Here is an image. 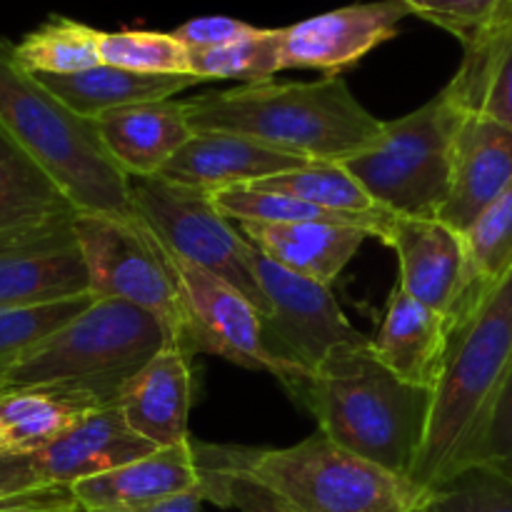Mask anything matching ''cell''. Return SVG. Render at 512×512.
<instances>
[{"label": "cell", "mask_w": 512, "mask_h": 512, "mask_svg": "<svg viewBox=\"0 0 512 512\" xmlns=\"http://www.w3.org/2000/svg\"><path fill=\"white\" fill-rule=\"evenodd\" d=\"M285 390L340 448L413 480L428 435L433 390L385 368L370 340L335 350L318 370Z\"/></svg>", "instance_id": "6da1fadb"}, {"label": "cell", "mask_w": 512, "mask_h": 512, "mask_svg": "<svg viewBox=\"0 0 512 512\" xmlns=\"http://www.w3.org/2000/svg\"><path fill=\"white\" fill-rule=\"evenodd\" d=\"M512 368V270L450 333L413 480L438 495L478 463L490 410Z\"/></svg>", "instance_id": "7a4b0ae2"}, {"label": "cell", "mask_w": 512, "mask_h": 512, "mask_svg": "<svg viewBox=\"0 0 512 512\" xmlns=\"http://www.w3.org/2000/svg\"><path fill=\"white\" fill-rule=\"evenodd\" d=\"M195 133H238L310 163H345L368 150L383 120L360 105L340 75L313 83H250L185 100Z\"/></svg>", "instance_id": "3957f363"}, {"label": "cell", "mask_w": 512, "mask_h": 512, "mask_svg": "<svg viewBox=\"0 0 512 512\" xmlns=\"http://www.w3.org/2000/svg\"><path fill=\"white\" fill-rule=\"evenodd\" d=\"M0 125L60 185L78 213L138 218L130 178L100 143L93 120L55 98L38 75L20 68L0 38Z\"/></svg>", "instance_id": "277c9868"}, {"label": "cell", "mask_w": 512, "mask_h": 512, "mask_svg": "<svg viewBox=\"0 0 512 512\" xmlns=\"http://www.w3.org/2000/svg\"><path fill=\"white\" fill-rule=\"evenodd\" d=\"M173 343L155 315L123 303L95 298L73 323L20 355L3 375L5 390L68 388L98 408L118 405L125 385Z\"/></svg>", "instance_id": "5b68a950"}, {"label": "cell", "mask_w": 512, "mask_h": 512, "mask_svg": "<svg viewBox=\"0 0 512 512\" xmlns=\"http://www.w3.org/2000/svg\"><path fill=\"white\" fill-rule=\"evenodd\" d=\"M223 448L230 468L300 512H415L435 500V493L415 480L340 448L323 433L290 448Z\"/></svg>", "instance_id": "8992f818"}, {"label": "cell", "mask_w": 512, "mask_h": 512, "mask_svg": "<svg viewBox=\"0 0 512 512\" xmlns=\"http://www.w3.org/2000/svg\"><path fill=\"white\" fill-rule=\"evenodd\" d=\"M465 118L468 110L443 88L413 113L383 123L380 138L343 165L378 208L405 218H438L448 203Z\"/></svg>", "instance_id": "52a82bcc"}, {"label": "cell", "mask_w": 512, "mask_h": 512, "mask_svg": "<svg viewBox=\"0 0 512 512\" xmlns=\"http://www.w3.org/2000/svg\"><path fill=\"white\" fill-rule=\"evenodd\" d=\"M75 238L83 253L90 295L123 300L155 315L175 345L183 343L185 305L173 260L140 218L78 213Z\"/></svg>", "instance_id": "ba28073f"}, {"label": "cell", "mask_w": 512, "mask_h": 512, "mask_svg": "<svg viewBox=\"0 0 512 512\" xmlns=\"http://www.w3.org/2000/svg\"><path fill=\"white\" fill-rule=\"evenodd\" d=\"M130 190L135 215L170 255L230 283L263 318L268 315V300L253 273V245L230 225L208 190L165 178H135L130 180Z\"/></svg>", "instance_id": "9c48e42d"}, {"label": "cell", "mask_w": 512, "mask_h": 512, "mask_svg": "<svg viewBox=\"0 0 512 512\" xmlns=\"http://www.w3.org/2000/svg\"><path fill=\"white\" fill-rule=\"evenodd\" d=\"M253 273L268 300L265 345L283 363L310 375L335 350L370 340L348 323L328 285L283 268L255 245Z\"/></svg>", "instance_id": "30bf717a"}, {"label": "cell", "mask_w": 512, "mask_h": 512, "mask_svg": "<svg viewBox=\"0 0 512 512\" xmlns=\"http://www.w3.org/2000/svg\"><path fill=\"white\" fill-rule=\"evenodd\" d=\"M170 260L185 305V333L180 343L185 353L218 355L240 368L265 370L285 388L308 375L270 353L263 335V315L238 288L175 255H170Z\"/></svg>", "instance_id": "8fae6325"}, {"label": "cell", "mask_w": 512, "mask_h": 512, "mask_svg": "<svg viewBox=\"0 0 512 512\" xmlns=\"http://www.w3.org/2000/svg\"><path fill=\"white\" fill-rule=\"evenodd\" d=\"M385 245L398 255L400 288L443 315L450 328L480 303L470 268L468 238L460 230L438 218L395 215Z\"/></svg>", "instance_id": "7c38bea8"}, {"label": "cell", "mask_w": 512, "mask_h": 512, "mask_svg": "<svg viewBox=\"0 0 512 512\" xmlns=\"http://www.w3.org/2000/svg\"><path fill=\"white\" fill-rule=\"evenodd\" d=\"M75 218L0 235V308L90 293L88 270L75 238Z\"/></svg>", "instance_id": "4fadbf2b"}, {"label": "cell", "mask_w": 512, "mask_h": 512, "mask_svg": "<svg viewBox=\"0 0 512 512\" xmlns=\"http://www.w3.org/2000/svg\"><path fill=\"white\" fill-rule=\"evenodd\" d=\"M410 10L403 0H378L313 15L283 28V70L340 75L400 33Z\"/></svg>", "instance_id": "5bb4252c"}, {"label": "cell", "mask_w": 512, "mask_h": 512, "mask_svg": "<svg viewBox=\"0 0 512 512\" xmlns=\"http://www.w3.org/2000/svg\"><path fill=\"white\" fill-rule=\"evenodd\" d=\"M512 183V128L468 113L453 155L450 195L438 220L468 233Z\"/></svg>", "instance_id": "9a60e30c"}, {"label": "cell", "mask_w": 512, "mask_h": 512, "mask_svg": "<svg viewBox=\"0 0 512 512\" xmlns=\"http://www.w3.org/2000/svg\"><path fill=\"white\" fill-rule=\"evenodd\" d=\"M308 163L310 160L270 148L248 135L208 130V133H195L170 158L158 178L218 193L225 188L255 185L273 175L305 168Z\"/></svg>", "instance_id": "2e32d148"}, {"label": "cell", "mask_w": 512, "mask_h": 512, "mask_svg": "<svg viewBox=\"0 0 512 512\" xmlns=\"http://www.w3.org/2000/svg\"><path fill=\"white\" fill-rule=\"evenodd\" d=\"M113 163L135 178H158L175 153L195 135L185 100H153L108 110L93 120Z\"/></svg>", "instance_id": "e0dca14e"}, {"label": "cell", "mask_w": 512, "mask_h": 512, "mask_svg": "<svg viewBox=\"0 0 512 512\" xmlns=\"http://www.w3.org/2000/svg\"><path fill=\"white\" fill-rule=\"evenodd\" d=\"M180 345L160 350L120 395V410L130 428L155 448L188 443V418L193 405V370Z\"/></svg>", "instance_id": "ac0fdd59"}, {"label": "cell", "mask_w": 512, "mask_h": 512, "mask_svg": "<svg viewBox=\"0 0 512 512\" xmlns=\"http://www.w3.org/2000/svg\"><path fill=\"white\" fill-rule=\"evenodd\" d=\"M153 450L158 448L130 428L120 405H108L85 415L63 438L35 453V458L45 483L70 488L78 480L118 470Z\"/></svg>", "instance_id": "d6986e66"}, {"label": "cell", "mask_w": 512, "mask_h": 512, "mask_svg": "<svg viewBox=\"0 0 512 512\" xmlns=\"http://www.w3.org/2000/svg\"><path fill=\"white\" fill-rule=\"evenodd\" d=\"M85 512L123 510L155 503L173 495L200 493V470L193 438L173 448H158L105 475L78 480L70 485Z\"/></svg>", "instance_id": "ffe728a7"}, {"label": "cell", "mask_w": 512, "mask_h": 512, "mask_svg": "<svg viewBox=\"0 0 512 512\" xmlns=\"http://www.w3.org/2000/svg\"><path fill=\"white\" fill-rule=\"evenodd\" d=\"M450 333L453 328L443 315L413 300L400 285H395L383 323L370 338V345L380 363L398 378L435 390L448 355Z\"/></svg>", "instance_id": "44dd1931"}, {"label": "cell", "mask_w": 512, "mask_h": 512, "mask_svg": "<svg viewBox=\"0 0 512 512\" xmlns=\"http://www.w3.org/2000/svg\"><path fill=\"white\" fill-rule=\"evenodd\" d=\"M263 255L293 273L333 285L370 233L338 223H238Z\"/></svg>", "instance_id": "7402d4cb"}, {"label": "cell", "mask_w": 512, "mask_h": 512, "mask_svg": "<svg viewBox=\"0 0 512 512\" xmlns=\"http://www.w3.org/2000/svg\"><path fill=\"white\" fill-rule=\"evenodd\" d=\"M38 80L73 113L88 120L125 105L170 100L203 83L195 75H148L105 63L75 75H38Z\"/></svg>", "instance_id": "603a6c76"}, {"label": "cell", "mask_w": 512, "mask_h": 512, "mask_svg": "<svg viewBox=\"0 0 512 512\" xmlns=\"http://www.w3.org/2000/svg\"><path fill=\"white\" fill-rule=\"evenodd\" d=\"M95 410L100 408L88 395L55 385L5 390L0 395V453H40Z\"/></svg>", "instance_id": "cb8c5ba5"}, {"label": "cell", "mask_w": 512, "mask_h": 512, "mask_svg": "<svg viewBox=\"0 0 512 512\" xmlns=\"http://www.w3.org/2000/svg\"><path fill=\"white\" fill-rule=\"evenodd\" d=\"M445 88L468 113L512 128V13L463 45V63Z\"/></svg>", "instance_id": "d4e9b609"}, {"label": "cell", "mask_w": 512, "mask_h": 512, "mask_svg": "<svg viewBox=\"0 0 512 512\" xmlns=\"http://www.w3.org/2000/svg\"><path fill=\"white\" fill-rule=\"evenodd\" d=\"M75 215L60 185L0 125V235Z\"/></svg>", "instance_id": "484cf974"}, {"label": "cell", "mask_w": 512, "mask_h": 512, "mask_svg": "<svg viewBox=\"0 0 512 512\" xmlns=\"http://www.w3.org/2000/svg\"><path fill=\"white\" fill-rule=\"evenodd\" d=\"M100 33L73 18L53 15L43 25L13 45V55L20 68L33 75H75L98 68Z\"/></svg>", "instance_id": "4316f807"}, {"label": "cell", "mask_w": 512, "mask_h": 512, "mask_svg": "<svg viewBox=\"0 0 512 512\" xmlns=\"http://www.w3.org/2000/svg\"><path fill=\"white\" fill-rule=\"evenodd\" d=\"M283 70V28H260L250 38L213 50L190 53V73L208 80L265 83Z\"/></svg>", "instance_id": "83f0119b"}, {"label": "cell", "mask_w": 512, "mask_h": 512, "mask_svg": "<svg viewBox=\"0 0 512 512\" xmlns=\"http://www.w3.org/2000/svg\"><path fill=\"white\" fill-rule=\"evenodd\" d=\"M255 188L288 193L330 213L363 215L383 210L373 203V198L365 193L363 185L350 175L343 163H308L305 168L260 180Z\"/></svg>", "instance_id": "f1b7e54d"}, {"label": "cell", "mask_w": 512, "mask_h": 512, "mask_svg": "<svg viewBox=\"0 0 512 512\" xmlns=\"http://www.w3.org/2000/svg\"><path fill=\"white\" fill-rule=\"evenodd\" d=\"M193 450L200 470V495L205 503L238 512H300L258 480L230 468L223 445L193 440Z\"/></svg>", "instance_id": "f546056e"}, {"label": "cell", "mask_w": 512, "mask_h": 512, "mask_svg": "<svg viewBox=\"0 0 512 512\" xmlns=\"http://www.w3.org/2000/svg\"><path fill=\"white\" fill-rule=\"evenodd\" d=\"M93 295L0 308V363H13L90 308Z\"/></svg>", "instance_id": "4dcf8cb0"}, {"label": "cell", "mask_w": 512, "mask_h": 512, "mask_svg": "<svg viewBox=\"0 0 512 512\" xmlns=\"http://www.w3.org/2000/svg\"><path fill=\"white\" fill-rule=\"evenodd\" d=\"M100 60L115 68L148 75H193L190 50L173 33L115 30L100 33Z\"/></svg>", "instance_id": "1f68e13d"}, {"label": "cell", "mask_w": 512, "mask_h": 512, "mask_svg": "<svg viewBox=\"0 0 512 512\" xmlns=\"http://www.w3.org/2000/svg\"><path fill=\"white\" fill-rule=\"evenodd\" d=\"M478 300L512 270V183L465 233Z\"/></svg>", "instance_id": "d6a6232c"}, {"label": "cell", "mask_w": 512, "mask_h": 512, "mask_svg": "<svg viewBox=\"0 0 512 512\" xmlns=\"http://www.w3.org/2000/svg\"><path fill=\"white\" fill-rule=\"evenodd\" d=\"M410 15L453 33L460 43L478 38L512 13V0H403Z\"/></svg>", "instance_id": "836d02e7"}, {"label": "cell", "mask_w": 512, "mask_h": 512, "mask_svg": "<svg viewBox=\"0 0 512 512\" xmlns=\"http://www.w3.org/2000/svg\"><path fill=\"white\" fill-rule=\"evenodd\" d=\"M435 512H512V480L473 468L438 490Z\"/></svg>", "instance_id": "e575fe53"}, {"label": "cell", "mask_w": 512, "mask_h": 512, "mask_svg": "<svg viewBox=\"0 0 512 512\" xmlns=\"http://www.w3.org/2000/svg\"><path fill=\"white\" fill-rule=\"evenodd\" d=\"M475 468L493 470L512 480V368L490 410Z\"/></svg>", "instance_id": "d590c367"}, {"label": "cell", "mask_w": 512, "mask_h": 512, "mask_svg": "<svg viewBox=\"0 0 512 512\" xmlns=\"http://www.w3.org/2000/svg\"><path fill=\"white\" fill-rule=\"evenodd\" d=\"M258 30V25H250L238 18H228V15H203V18L185 20L183 25L173 28L170 33L193 53V50H213L238 43V40L255 35Z\"/></svg>", "instance_id": "8d00e7d4"}, {"label": "cell", "mask_w": 512, "mask_h": 512, "mask_svg": "<svg viewBox=\"0 0 512 512\" xmlns=\"http://www.w3.org/2000/svg\"><path fill=\"white\" fill-rule=\"evenodd\" d=\"M0 512H85L68 485H43L0 498Z\"/></svg>", "instance_id": "74e56055"}, {"label": "cell", "mask_w": 512, "mask_h": 512, "mask_svg": "<svg viewBox=\"0 0 512 512\" xmlns=\"http://www.w3.org/2000/svg\"><path fill=\"white\" fill-rule=\"evenodd\" d=\"M45 478L35 455L0 453V498L43 488Z\"/></svg>", "instance_id": "f35d334b"}, {"label": "cell", "mask_w": 512, "mask_h": 512, "mask_svg": "<svg viewBox=\"0 0 512 512\" xmlns=\"http://www.w3.org/2000/svg\"><path fill=\"white\" fill-rule=\"evenodd\" d=\"M203 495L200 493H185L173 495V498L155 500V503L135 505V508L123 510H95V512H203Z\"/></svg>", "instance_id": "ab89813d"}, {"label": "cell", "mask_w": 512, "mask_h": 512, "mask_svg": "<svg viewBox=\"0 0 512 512\" xmlns=\"http://www.w3.org/2000/svg\"><path fill=\"white\" fill-rule=\"evenodd\" d=\"M433 503H435V500H433ZM433 503H430V505H425V508H420V510H415V512H435Z\"/></svg>", "instance_id": "60d3db41"}, {"label": "cell", "mask_w": 512, "mask_h": 512, "mask_svg": "<svg viewBox=\"0 0 512 512\" xmlns=\"http://www.w3.org/2000/svg\"><path fill=\"white\" fill-rule=\"evenodd\" d=\"M0 395H3V393H0Z\"/></svg>", "instance_id": "b9f144b4"}]
</instances>
